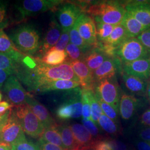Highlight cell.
<instances>
[{"mask_svg":"<svg viewBox=\"0 0 150 150\" xmlns=\"http://www.w3.org/2000/svg\"><path fill=\"white\" fill-rule=\"evenodd\" d=\"M127 38H129L126 31L123 26L120 23L115 26L110 36L105 41L102 42H105L113 47H117Z\"/></svg>","mask_w":150,"mask_h":150,"instance_id":"f1b7e54d","label":"cell"},{"mask_svg":"<svg viewBox=\"0 0 150 150\" xmlns=\"http://www.w3.org/2000/svg\"><path fill=\"white\" fill-rule=\"evenodd\" d=\"M139 106V101L135 97L122 93L119 103V112L122 119L129 120L134 116Z\"/></svg>","mask_w":150,"mask_h":150,"instance_id":"ffe728a7","label":"cell"},{"mask_svg":"<svg viewBox=\"0 0 150 150\" xmlns=\"http://www.w3.org/2000/svg\"><path fill=\"white\" fill-rule=\"evenodd\" d=\"M12 147L9 145L0 143V150H11Z\"/></svg>","mask_w":150,"mask_h":150,"instance_id":"f5cc1de1","label":"cell"},{"mask_svg":"<svg viewBox=\"0 0 150 150\" xmlns=\"http://www.w3.org/2000/svg\"><path fill=\"white\" fill-rule=\"evenodd\" d=\"M147 95H148V96H149V98L150 100V84L149 85H148V87H147Z\"/></svg>","mask_w":150,"mask_h":150,"instance_id":"db71d44e","label":"cell"},{"mask_svg":"<svg viewBox=\"0 0 150 150\" xmlns=\"http://www.w3.org/2000/svg\"><path fill=\"white\" fill-rule=\"evenodd\" d=\"M83 13L86 12L95 20L112 25L121 23L126 10L123 3L117 1H105L98 2L92 5L83 8Z\"/></svg>","mask_w":150,"mask_h":150,"instance_id":"7a4b0ae2","label":"cell"},{"mask_svg":"<svg viewBox=\"0 0 150 150\" xmlns=\"http://www.w3.org/2000/svg\"><path fill=\"white\" fill-rule=\"evenodd\" d=\"M67 57V54L65 51H59L53 47L39 59L44 64L51 66H56L65 63Z\"/></svg>","mask_w":150,"mask_h":150,"instance_id":"484cf974","label":"cell"},{"mask_svg":"<svg viewBox=\"0 0 150 150\" xmlns=\"http://www.w3.org/2000/svg\"><path fill=\"white\" fill-rule=\"evenodd\" d=\"M126 11L147 28L150 27V1H129L123 3Z\"/></svg>","mask_w":150,"mask_h":150,"instance_id":"4fadbf2b","label":"cell"},{"mask_svg":"<svg viewBox=\"0 0 150 150\" xmlns=\"http://www.w3.org/2000/svg\"><path fill=\"white\" fill-rule=\"evenodd\" d=\"M13 110L25 134L33 139H39L45 127L27 103L15 106Z\"/></svg>","mask_w":150,"mask_h":150,"instance_id":"5b68a950","label":"cell"},{"mask_svg":"<svg viewBox=\"0 0 150 150\" xmlns=\"http://www.w3.org/2000/svg\"><path fill=\"white\" fill-rule=\"evenodd\" d=\"M12 75H13V73L11 71L0 70V88L4 86L6 81Z\"/></svg>","mask_w":150,"mask_h":150,"instance_id":"bcb514c9","label":"cell"},{"mask_svg":"<svg viewBox=\"0 0 150 150\" xmlns=\"http://www.w3.org/2000/svg\"><path fill=\"white\" fill-rule=\"evenodd\" d=\"M70 32H65L62 31V34L60 36L59 40L58 41L57 43L54 47V48L56 50H59V51H64L66 47L69 43L70 41Z\"/></svg>","mask_w":150,"mask_h":150,"instance_id":"b9f144b4","label":"cell"},{"mask_svg":"<svg viewBox=\"0 0 150 150\" xmlns=\"http://www.w3.org/2000/svg\"><path fill=\"white\" fill-rule=\"evenodd\" d=\"M12 105L7 101H2L0 102V116L5 114L7 111L10 110Z\"/></svg>","mask_w":150,"mask_h":150,"instance_id":"f907efd6","label":"cell"},{"mask_svg":"<svg viewBox=\"0 0 150 150\" xmlns=\"http://www.w3.org/2000/svg\"><path fill=\"white\" fill-rule=\"evenodd\" d=\"M82 125L88 131V132L91 134L95 139L96 140L101 139L100 132L97 127V126L92 121V120L82 119Z\"/></svg>","mask_w":150,"mask_h":150,"instance_id":"f35d334b","label":"cell"},{"mask_svg":"<svg viewBox=\"0 0 150 150\" xmlns=\"http://www.w3.org/2000/svg\"><path fill=\"white\" fill-rule=\"evenodd\" d=\"M116 78L105 79L96 82L93 90L96 96L119 111L121 92Z\"/></svg>","mask_w":150,"mask_h":150,"instance_id":"ba28073f","label":"cell"},{"mask_svg":"<svg viewBox=\"0 0 150 150\" xmlns=\"http://www.w3.org/2000/svg\"><path fill=\"white\" fill-rule=\"evenodd\" d=\"M57 125L55 126L45 129L43 134L39 139L48 143L59 146L64 149L61 137L57 128Z\"/></svg>","mask_w":150,"mask_h":150,"instance_id":"f546056e","label":"cell"},{"mask_svg":"<svg viewBox=\"0 0 150 150\" xmlns=\"http://www.w3.org/2000/svg\"></svg>","mask_w":150,"mask_h":150,"instance_id":"680465c9","label":"cell"},{"mask_svg":"<svg viewBox=\"0 0 150 150\" xmlns=\"http://www.w3.org/2000/svg\"><path fill=\"white\" fill-rule=\"evenodd\" d=\"M75 27L82 38L93 47L98 43L96 23L94 19L89 15L83 13L76 22Z\"/></svg>","mask_w":150,"mask_h":150,"instance_id":"7c38bea8","label":"cell"},{"mask_svg":"<svg viewBox=\"0 0 150 150\" xmlns=\"http://www.w3.org/2000/svg\"><path fill=\"white\" fill-rule=\"evenodd\" d=\"M84 89V88H82ZM90 103L91 109V120L98 126V121L103 113L102 108L98 102L93 89H84Z\"/></svg>","mask_w":150,"mask_h":150,"instance_id":"83f0119b","label":"cell"},{"mask_svg":"<svg viewBox=\"0 0 150 150\" xmlns=\"http://www.w3.org/2000/svg\"><path fill=\"white\" fill-rule=\"evenodd\" d=\"M128 150V149H127V150Z\"/></svg>","mask_w":150,"mask_h":150,"instance_id":"9f6ffc18","label":"cell"},{"mask_svg":"<svg viewBox=\"0 0 150 150\" xmlns=\"http://www.w3.org/2000/svg\"><path fill=\"white\" fill-rule=\"evenodd\" d=\"M12 147L15 150H41L37 142L28 139L25 134L22 135Z\"/></svg>","mask_w":150,"mask_h":150,"instance_id":"d6a6232c","label":"cell"},{"mask_svg":"<svg viewBox=\"0 0 150 150\" xmlns=\"http://www.w3.org/2000/svg\"><path fill=\"white\" fill-rule=\"evenodd\" d=\"M123 83L131 93L137 95H145L148 85L146 81L131 75L121 72Z\"/></svg>","mask_w":150,"mask_h":150,"instance_id":"603a6c76","label":"cell"},{"mask_svg":"<svg viewBox=\"0 0 150 150\" xmlns=\"http://www.w3.org/2000/svg\"><path fill=\"white\" fill-rule=\"evenodd\" d=\"M18 66V63L10 57L0 53V70L10 71L13 73Z\"/></svg>","mask_w":150,"mask_h":150,"instance_id":"d590c367","label":"cell"},{"mask_svg":"<svg viewBox=\"0 0 150 150\" xmlns=\"http://www.w3.org/2000/svg\"><path fill=\"white\" fill-rule=\"evenodd\" d=\"M66 91L64 101L56 110V116L61 120L80 118L82 116V89L79 87Z\"/></svg>","mask_w":150,"mask_h":150,"instance_id":"277c9868","label":"cell"},{"mask_svg":"<svg viewBox=\"0 0 150 150\" xmlns=\"http://www.w3.org/2000/svg\"><path fill=\"white\" fill-rule=\"evenodd\" d=\"M11 110H12V108L9 110L8 111H7L3 115L0 116V133L2 131V129L3 128V127L4 126L6 122L7 121L8 119L10 117V116L11 115Z\"/></svg>","mask_w":150,"mask_h":150,"instance_id":"816d5d0a","label":"cell"},{"mask_svg":"<svg viewBox=\"0 0 150 150\" xmlns=\"http://www.w3.org/2000/svg\"><path fill=\"white\" fill-rule=\"evenodd\" d=\"M69 35H70V43H72L76 46H77L80 49L82 53L84 54V55L94 47L87 43L86 41L82 38L78 32L77 30L75 27V25L70 30Z\"/></svg>","mask_w":150,"mask_h":150,"instance_id":"4dcf8cb0","label":"cell"},{"mask_svg":"<svg viewBox=\"0 0 150 150\" xmlns=\"http://www.w3.org/2000/svg\"><path fill=\"white\" fill-rule=\"evenodd\" d=\"M116 57L122 62L150 58V52L137 38H129L116 47Z\"/></svg>","mask_w":150,"mask_h":150,"instance_id":"8992f818","label":"cell"},{"mask_svg":"<svg viewBox=\"0 0 150 150\" xmlns=\"http://www.w3.org/2000/svg\"><path fill=\"white\" fill-rule=\"evenodd\" d=\"M110 143L112 146L113 150H126V146L123 142L115 140V139H110Z\"/></svg>","mask_w":150,"mask_h":150,"instance_id":"c3c4849f","label":"cell"},{"mask_svg":"<svg viewBox=\"0 0 150 150\" xmlns=\"http://www.w3.org/2000/svg\"><path fill=\"white\" fill-rule=\"evenodd\" d=\"M11 150H14V149H13V148H12V149H11Z\"/></svg>","mask_w":150,"mask_h":150,"instance_id":"11a10c76","label":"cell"},{"mask_svg":"<svg viewBox=\"0 0 150 150\" xmlns=\"http://www.w3.org/2000/svg\"><path fill=\"white\" fill-rule=\"evenodd\" d=\"M72 69L80 81L81 88L84 89H93L95 82L93 72L81 60L70 61Z\"/></svg>","mask_w":150,"mask_h":150,"instance_id":"e0dca14e","label":"cell"},{"mask_svg":"<svg viewBox=\"0 0 150 150\" xmlns=\"http://www.w3.org/2000/svg\"><path fill=\"white\" fill-rule=\"evenodd\" d=\"M107 59L108 58L101 50L94 47L84 55L83 61L93 72L99 68Z\"/></svg>","mask_w":150,"mask_h":150,"instance_id":"d4e9b609","label":"cell"},{"mask_svg":"<svg viewBox=\"0 0 150 150\" xmlns=\"http://www.w3.org/2000/svg\"><path fill=\"white\" fill-rule=\"evenodd\" d=\"M88 150H113L112 146L108 139L96 140Z\"/></svg>","mask_w":150,"mask_h":150,"instance_id":"60d3db41","label":"cell"},{"mask_svg":"<svg viewBox=\"0 0 150 150\" xmlns=\"http://www.w3.org/2000/svg\"><path fill=\"white\" fill-rule=\"evenodd\" d=\"M70 126L79 150H89L96 140L82 124L73 123Z\"/></svg>","mask_w":150,"mask_h":150,"instance_id":"d6986e66","label":"cell"},{"mask_svg":"<svg viewBox=\"0 0 150 150\" xmlns=\"http://www.w3.org/2000/svg\"><path fill=\"white\" fill-rule=\"evenodd\" d=\"M8 2L0 1V30H3L8 26V20L7 15Z\"/></svg>","mask_w":150,"mask_h":150,"instance_id":"ab89813d","label":"cell"},{"mask_svg":"<svg viewBox=\"0 0 150 150\" xmlns=\"http://www.w3.org/2000/svg\"><path fill=\"white\" fill-rule=\"evenodd\" d=\"M14 75L27 87L29 92H36L44 83L59 80L80 82L69 62L56 66L42 63L39 59L26 55L18 66Z\"/></svg>","mask_w":150,"mask_h":150,"instance_id":"6da1fadb","label":"cell"},{"mask_svg":"<svg viewBox=\"0 0 150 150\" xmlns=\"http://www.w3.org/2000/svg\"><path fill=\"white\" fill-rule=\"evenodd\" d=\"M98 102L102 108V111L107 117L112 120L116 123L118 121V111H117L114 107L109 105L106 102L103 101L101 98L96 96Z\"/></svg>","mask_w":150,"mask_h":150,"instance_id":"e575fe53","label":"cell"},{"mask_svg":"<svg viewBox=\"0 0 150 150\" xmlns=\"http://www.w3.org/2000/svg\"><path fill=\"white\" fill-rule=\"evenodd\" d=\"M122 72L147 80L150 77V58L122 62Z\"/></svg>","mask_w":150,"mask_h":150,"instance_id":"2e32d148","label":"cell"},{"mask_svg":"<svg viewBox=\"0 0 150 150\" xmlns=\"http://www.w3.org/2000/svg\"><path fill=\"white\" fill-rule=\"evenodd\" d=\"M37 142L41 150H64L59 146L45 142L40 139H38Z\"/></svg>","mask_w":150,"mask_h":150,"instance_id":"ee69618b","label":"cell"},{"mask_svg":"<svg viewBox=\"0 0 150 150\" xmlns=\"http://www.w3.org/2000/svg\"><path fill=\"white\" fill-rule=\"evenodd\" d=\"M137 38L150 52V27L146 29Z\"/></svg>","mask_w":150,"mask_h":150,"instance_id":"7bdbcfd3","label":"cell"},{"mask_svg":"<svg viewBox=\"0 0 150 150\" xmlns=\"http://www.w3.org/2000/svg\"><path fill=\"white\" fill-rule=\"evenodd\" d=\"M9 38L15 47L22 54L32 56L40 47V33L38 29L30 23L22 24L11 32Z\"/></svg>","mask_w":150,"mask_h":150,"instance_id":"3957f363","label":"cell"},{"mask_svg":"<svg viewBox=\"0 0 150 150\" xmlns=\"http://www.w3.org/2000/svg\"><path fill=\"white\" fill-rule=\"evenodd\" d=\"M0 53L4 54L19 64L26 54H22L3 30H0Z\"/></svg>","mask_w":150,"mask_h":150,"instance_id":"44dd1931","label":"cell"},{"mask_svg":"<svg viewBox=\"0 0 150 150\" xmlns=\"http://www.w3.org/2000/svg\"><path fill=\"white\" fill-rule=\"evenodd\" d=\"M61 0H25L17 2L15 8L21 18L53 10L63 3Z\"/></svg>","mask_w":150,"mask_h":150,"instance_id":"52a82bcc","label":"cell"},{"mask_svg":"<svg viewBox=\"0 0 150 150\" xmlns=\"http://www.w3.org/2000/svg\"><path fill=\"white\" fill-rule=\"evenodd\" d=\"M3 91L13 106L26 103L28 93L22 87L15 75H11L6 81L3 86Z\"/></svg>","mask_w":150,"mask_h":150,"instance_id":"9c48e42d","label":"cell"},{"mask_svg":"<svg viewBox=\"0 0 150 150\" xmlns=\"http://www.w3.org/2000/svg\"><path fill=\"white\" fill-rule=\"evenodd\" d=\"M80 83L74 81L59 80L46 82L40 86L36 91L38 93H46L51 91H68L79 87Z\"/></svg>","mask_w":150,"mask_h":150,"instance_id":"7402d4cb","label":"cell"},{"mask_svg":"<svg viewBox=\"0 0 150 150\" xmlns=\"http://www.w3.org/2000/svg\"><path fill=\"white\" fill-rule=\"evenodd\" d=\"M57 128L61 135L64 150H79L70 125L64 123L57 125Z\"/></svg>","mask_w":150,"mask_h":150,"instance_id":"4316f807","label":"cell"},{"mask_svg":"<svg viewBox=\"0 0 150 150\" xmlns=\"http://www.w3.org/2000/svg\"><path fill=\"white\" fill-rule=\"evenodd\" d=\"M125 28L129 38H137L148 28L142 25L126 11L121 23Z\"/></svg>","mask_w":150,"mask_h":150,"instance_id":"cb8c5ba5","label":"cell"},{"mask_svg":"<svg viewBox=\"0 0 150 150\" xmlns=\"http://www.w3.org/2000/svg\"><path fill=\"white\" fill-rule=\"evenodd\" d=\"M62 30L59 22L54 17L51 20L49 27L42 41L40 42L38 49V54L43 55L53 48L59 40L62 34Z\"/></svg>","mask_w":150,"mask_h":150,"instance_id":"9a60e30c","label":"cell"},{"mask_svg":"<svg viewBox=\"0 0 150 150\" xmlns=\"http://www.w3.org/2000/svg\"><path fill=\"white\" fill-rule=\"evenodd\" d=\"M26 103L43 125L45 129L57 125L47 109L35 100L29 93L26 99Z\"/></svg>","mask_w":150,"mask_h":150,"instance_id":"ac0fdd59","label":"cell"},{"mask_svg":"<svg viewBox=\"0 0 150 150\" xmlns=\"http://www.w3.org/2000/svg\"></svg>","mask_w":150,"mask_h":150,"instance_id":"6f0895ef","label":"cell"},{"mask_svg":"<svg viewBox=\"0 0 150 150\" xmlns=\"http://www.w3.org/2000/svg\"><path fill=\"white\" fill-rule=\"evenodd\" d=\"M135 146L137 150H150V142L145 141H137L135 142Z\"/></svg>","mask_w":150,"mask_h":150,"instance_id":"681fc988","label":"cell"},{"mask_svg":"<svg viewBox=\"0 0 150 150\" xmlns=\"http://www.w3.org/2000/svg\"><path fill=\"white\" fill-rule=\"evenodd\" d=\"M83 13V11L80 6L74 3H66L61 6L57 16L62 31L70 32Z\"/></svg>","mask_w":150,"mask_h":150,"instance_id":"30bf717a","label":"cell"},{"mask_svg":"<svg viewBox=\"0 0 150 150\" xmlns=\"http://www.w3.org/2000/svg\"><path fill=\"white\" fill-rule=\"evenodd\" d=\"M98 42H104L112 32L115 25L105 23L102 22H95Z\"/></svg>","mask_w":150,"mask_h":150,"instance_id":"1f68e13d","label":"cell"},{"mask_svg":"<svg viewBox=\"0 0 150 150\" xmlns=\"http://www.w3.org/2000/svg\"><path fill=\"white\" fill-rule=\"evenodd\" d=\"M25 134L13 108H12L11 115L0 133V143L12 147L22 135Z\"/></svg>","mask_w":150,"mask_h":150,"instance_id":"8fae6325","label":"cell"},{"mask_svg":"<svg viewBox=\"0 0 150 150\" xmlns=\"http://www.w3.org/2000/svg\"><path fill=\"white\" fill-rule=\"evenodd\" d=\"M139 137L142 141L150 142V127L141 129L139 132Z\"/></svg>","mask_w":150,"mask_h":150,"instance_id":"f6af8a7d","label":"cell"},{"mask_svg":"<svg viewBox=\"0 0 150 150\" xmlns=\"http://www.w3.org/2000/svg\"><path fill=\"white\" fill-rule=\"evenodd\" d=\"M82 89V115L83 119L91 120V109L90 103L88 96L84 89Z\"/></svg>","mask_w":150,"mask_h":150,"instance_id":"74e56055","label":"cell"},{"mask_svg":"<svg viewBox=\"0 0 150 150\" xmlns=\"http://www.w3.org/2000/svg\"><path fill=\"white\" fill-rule=\"evenodd\" d=\"M122 72V62L117 57L106 59L101 66L93 72L95 83L98 81L116 77L118 73Z\"/></svg>","mask_w":150,"mask_h":150,"instance_id":"5bb4252c","label":"cell"},{"mask_svg":"<svg viewBox=\"0 0 150 150\" xmlns=\"http://www.w3.org/2000/svg\"><path fill=\"white\" fill-rule=\"evenodd\" d=\"M141 123L146 127H150V108L146 110L142 115Z\"/></svg>","mask_w":150,"mask_h":150,"instance_id":"7dc6e473","label":"cell"},{"mask_svg":"<svg viewBox=\"0 0 150 150\" xmlns=\"http://www.w3.org/2000/svg\"><path fill=\"white\" fill-rule=\"evenodd\" d=\"M98 125L108 134H116L118 132V127L116 123L104 113L98 119Z\"/></svg>","mask_w":150,"mask_h":150,"instance_id":"836d02e7","label":"cell"},{"mask_svg":"<svg viewBox=\"0 0 150 150\" xmlns=\"http://www.w3.org/2000/svg\"><path fill=\"white\" fill-rule=\"evenodd\" d=\"M64 51L71 61L77 60L83 61L84 54L82 53L80 49L75 45L71 43H69Z\"/></svg>","mask_w":150,"mask_h":150,"instance_id":"8d00e7d4","label":"cell"}]
</instances>
